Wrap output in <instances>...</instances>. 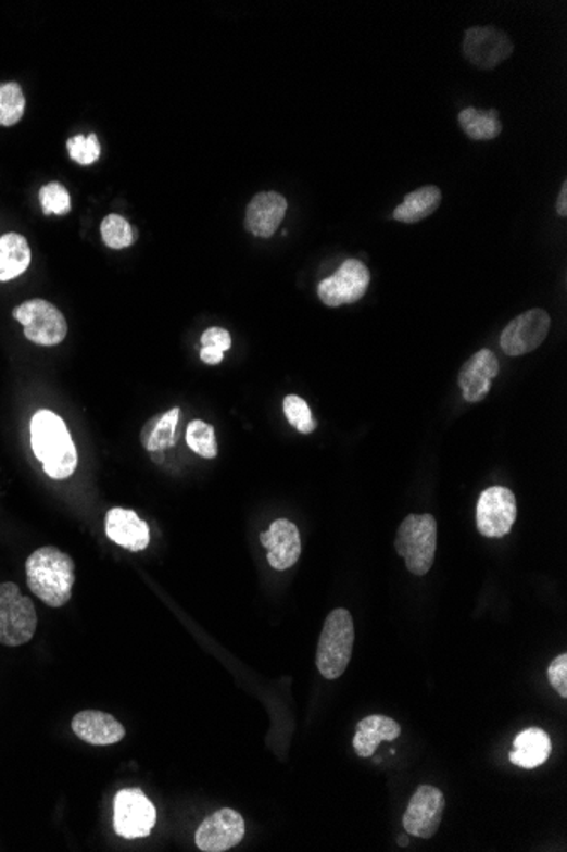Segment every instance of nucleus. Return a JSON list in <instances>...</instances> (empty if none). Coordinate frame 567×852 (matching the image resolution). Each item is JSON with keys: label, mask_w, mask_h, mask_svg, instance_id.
<instances>
[{"label": "nucleus", "mask_w": 567, "mask_h": 852, "mask_svg": "<svg viewBox=\"0 0 567 852\" xmlns=\"http://www.w3.org/2000/svg\"><path fill=\"white\" fill-rule=\"evenodd\" d=\"M354 619L346 610H335L328 614L319 637L316 665L325 679H339L349 667L354 652Z\"/></svg>", "instance_id": "7ed1b4c3"}, {"label": "nucleus", "mask_w": 567, "mask_h": 852, "mask_svg": "<svg viewBox=\"0 0 567 852\" xmlns=\"http://www.w3.org/2000/svg\"><path fill=\"white\" fill-rule=\"evenodd\" d=\"M32 249L28 240L20 234H5L0 237V281H11L28 270Z\"/></svg>", "instance_id": "412c9836"}, {"label": "nucleus", "mask_w": 567, "mask_h": 852, "mask_svg": "<svg viewBox=\"0 0 567 852\" xmlns=\"http://www.w3.org/2000/svg\"><path fill=\"white\" fill-rule=\"evenodd\" d=\"M517 519V501L506 487H490L479 497L476 523L486 538H503L512 531Z\"/></svg>", "instance_id": "6e6552de"}, {"label": "nucleus", "mask_w": 567, "mask_h": 852, "mask_svg": "<svg viewBox=\"0 0 567 852\" xmlns=\"http://www.w3.org/2000/svg\"><path fill=\"white\" fill-rule=\"evenodd\" d=\"M202 348L210 346V348L219 349V351H228L231 348V336L228 330L219 329V327H211L201 337Z\"/></svg>", "instance_id": "2f4dec72"}, {"label": "nucleus", "mask_w": 567, "mask_h": 852, "mask_svg": "<svg viewBox=\"0 0 567 852\" xmlns=\"http://www.w3.org/2000/svg\"><path fill=\"white\" fill-rule=\"evenodd\" d=\"M442 201V191L437 186H425L404 196L403 203L394 210L393 218L401 223H418L433 215Z\"/></svg>", "instance_id": "4be33fe9"}, {"label": "nucleus", "mask_w": 567, "mask_h": 852, "mask_svg": "<svg viewBox=\"0 0 567 852\" xmlns=\"http://www.w3.org/2000/svg\"><path fill=\"white\" fill-rule=\"evenodd\" d=\"M101 234L105 246L116 249V251L126 249L135 242V231H133L131 225L119 215L105 216L102 220Z\"/></svg>", "instance_id": "bb28decb"}, {"label": "nucleus", "mask_w": 567, "mask_h": 852, "mask_svg": "<svg viewBox=\"0 0 567 852\" xmlns=\"http://www.w3.org/2000/svg\"><path fill=\"white\" fill-rule=\"evenodd\" d=\"M66 149L71 153L72 161L80 165L93 164L101 155V146H99L96 135H89V137L77 135V137L66 141Z\"/></svg>", "instance_id": "c756f323"}, {"label": "nucleus", "mask_w": 567, "mask_h": 852, "mask_svg": "<svg viewBox=\"0 0 567 852\" xmlns=\"http://www.w3.org/2000/svg\"><path fill=\"white\" fill-rule=\"evenodd\" d=\"M72 730L90 746H111L125 739L126 730L110 713L86 710L72 719Z\"/></svg>", "instance_id": "a211bd4d"}, {"label": "nucleus", "mask_w": 567, "mask_h": 852, "mask_svg": "<svg viewBox=\"0 0 567 852\" xmlns=\"http://www.w3.org/2000/svg\"><path fill=\"white\" fill-rule=\"evenodd\" d=\"M396 552L413 575L428 574L437 552V521L431 514H412L401 523L396 536Z\"/></svg>", "instance_id": "20e7f679"}, {"label": "nucleus", "mask_w": 567, "mask_h": 852, "mask_svg": "<svg viewBox=\"0 0 567 852\" xmlns=\"http://www.w3.org/2000/svg\"><path fill=\"white\" fill-rule=\"evenodd\" d=\"M401 736V727L393 718L370 715L358 722L354 736V749L361 757H373L381 742H393Z\"/></svg>", "instance_id": "6ab92c4d"}, {"label": "nucleus", "mask_w": 567, "mask_h": 852, "mask_svg": "<svg viewBox=\"0 0 567 852\" xmlns=\"http://www.w3.org/2000/svg\"><path fill=\"white\" fill-rule=\"evenodd\" d=\"M551 317L542 309L529 310L513 318L502 334V348L508 356H524L536 351L549 334Z\"/></svg>", "instance_id": "9d476101"}, {"label": "nucleus", "mask_w": 567, "mask_h": 852, "mask_svg": "<svg viewBox=\"0 0 567 852\" xmlns=\"http://www.w3.org/2000/svg\"><path fill=\"white\" fill-rule=\"evenodd\" d=\"M45 215H66L71 212V195L60 183H50L39 191Z\"/></svg>", "instance_id": "c85d7f7f"}, {"label": "nucleus", "mask_w": 567, "mask_h": 852, "mask_svg": "<svg viewBox=\"0 0 567 852\" xmlns=\"http://www.w3.org/2000/svg\"><path fill=\"white\" fill-rule=\"evenodd\" d=\"M398 842H400V845H408L410 844V841H408V839H406V837H400V841H398Z\"/></svg>", "instance_id": "f704fd0d"}, {"label": "nucleus", "mask_w": 567, "mask_h": 852, "mask_svg": "<svg viewBox=\"0 0 567 852\" xmlns=\"http://www.w3.org/2000/svg\"><path fill=\"white\" fill-rule=\"evenodd\" d=\"M245 830V820L238 812L222 809L199 825L196 845L202 852L228 851L243 841Z\"/></svg>", "instance_id": "f8f14e48"}, {"label": "nucleus", "mask_w": 567, "mask_h": 852, "mask_svg": "<svg viewBox=\"0 0 567 852\" xmlns=\"http://www.w3.org/2000/svg\"><path fill=\"white\" fill-rule=\"evenodd\" d=\"M262 544L267 550L270 567L284 572L294 567L301 556V536L295 524L288 519L274 521L268 531L261 535Z\"/></svg>", "instance_id": "4468645a"}, {"label": "nucleus", "mask_w": 567, "mask_h": 852, "mask_svg": "<svg viewBox=\"0 0 567 852\" xmlns=\"http://www.w3.org/2000/svg\"><path fill=\"white\" fill-rule=\"evenodd\" d=\"M179 417L180 409L175 408L165 412V414L156 415L152 421H148L143 433H141V442H143L144 450L155 454L175 446Z\"/></svg>", "instance_id": "5701e85b"}, {"label": "nucleus", "mask_w": 567, "mask_h": 852, "mask_svg": "<svg viewBox=\"0 0 567 852\" xmlns=\"http://www.w3.org/2000/svg\"><path fill=\"white\" fill-rule=\"evenodd\" d=\"M557 213L560 216L567 215V185L564 183L563 188H560L559 196H557V203H556Z\"/></svg>", "instance_id": "72a5a7b5"}, {"label": "nucleus", "mask_w": 567, "mask_h": 852, "mask_svg": "<svg viewBox=\"0 0 567 852\" xmlns=\"http://www.w3.org/2000/svg\"><path fill=\"white\" fill-rule=\"evenodd\" d=\"M513 746H515V751L509 754V761L524 769H536V767L542 766L552 751L551 739L542 728H529V730L521 731Z\"/></svg>", "instance_id": "aec40b11"}, {"label": "nucleus", "mask_w": 567, "mask_h": 852, "mask_svg": "<svg viewBox=\"0 0 567 852\" xmlns=\"http://www.w3.org/2000/svg\"><path fill=\"white\" fill-rule=\"evenodd\" d=\"M26 108L20 84H0V126H14L20 122Z\"/></svg>", "instance_id": "393cba45"}, {"label": "nucleus", "mask_w": 567, "mask_h": 852, "mask_svg": "<svg viewBox=\"0 0 567 852\" xmlns=\"http://www.w3.org/2000/svg\"><path fill=\"white\" fill-rule=\"evenodd\" d=\"M29 591L50 607H62L71 601L75 584V563L55 547L36 550L26 562Z\"/></svg>", "instance_id": "f03ea898"}, {"label": "nucleus", "mask_w": 567, "mask_h": 852, "mask_svg": "<svg viewBox=\"0 0 567 852\" xmlns=\"http://www.w3.org/2000/svg\"><path fill=\"white\" fill-rule=\"evenodd\" d=\"M458 125L470 140L476 141L493 140L503 131L502 122L494 110L481 111L466 108L458 114Z\"/></svg>", "instance_id": "b1692460"}, {"label": "nucleus", "mask_w": 567, "mask_h": 852, "mask_svg": "<svg viewBox=\"0 0 567 852\" xmlns=\"http://www.w3.org/2000/svg\"><path fill=\"white\" fill-rule=\"evenodd\" d=\"M463 51L472 65L491 71L512 55L513 45L506 33L491 26H476L467 29Z\"/></svg>", "instance_id": "ddd939ff"}, {"label": "nucleus", "mask_w": 567, "mask_h": 852, "mask_svg": "<svg viewBox=\"0 0 567 852\" xmlns=\"http://www.w3.org/2000/svg\"><path fill=\"white\" fill-rule=\"evenodd\" d=\"M187 446L199 456L213 460L218 454V442L214 435V427L204 421H192L187 426Z\"/></svg>", "instance_id": "a878e982"}, {"label": "nucleus", "mask_w": 567, "mask_h": 852, "mask_svg": "<svg viewBox=\"0 0 567 852\" xmlns=\"http://www.w3.org/2000/svg\"><path fill=\"white\" fill-rule=\"evenodd\" d=\"M14 318L24 325V336L35 344L51 348L65 339L66 322L62 312L47 300L24 301L14 310Z\"/></svg>", "instance_id": "423d86ee"}, {"label": "nucleus", "mask_w": 567, "mask_h": 852, "mask_svg": "<svg viewBox=\"0 0 567 852\" xmlns=\"http://www.w3.org/2000/svg\"><path fill=\"white\" fill-rule=\"evenodd\" d=\"M284 414L288 417L289 424L300 430L301 435H312L316 429V421L313 417L312 409L301 397L288 396L284 399Z\"/></svg>", "instance_id": "cd10ccee"}, {"label": "nucleus", "mask_w": 567, "mask_h": 852, "mask_svg": "<svg viewBox=\"0 0 567 852\" xmlns=\"http://www.w3.org/2000/svg\"><path fill=\"white\" fill-rule=\"evenodd\" d=\"M38 614L16 584H0V646L20 647L32 641Z\"/></svg>", "instance_id": "39448f33"}, {"label": "nucleus", "mask_w": 567, "mask_h": 852, "mask_svg": "<svg viewBox=\"0 0 567 852\" xmlns=\"http://www.w3.org/2000/svg\"><path fill=\"white\" fill-rule=\"evenodd\" d=\"M549 680L552 688L559 692L560 697H567V655L560 653L559 657L554 659L549 665Z\"/></svg>", "instance_id": "7c9ffc66"}, {"label": "nucleus", "mask_w": 567, "mask_h": 852, "mask_svg": "<svg viewBox=\"0 0 567 852\" xmlns=\"http://www.w3.org/2000/svg\"><path fill=\"white\" fill-rule=\"evenodd\" d=\"M500 372L496 354L490 349H481L470 358L458 373V387L463 390L464 400L478 403L491 390V379Z\"/></svg>", "instance_id": "2eb2a0df"}, {"label": "nucleus", "mask_w": 567, "mask_h": 852, "mask_svg": "<svg viewBox=\"0 0 567 852\" xmlns=\"http://www.w3.org/2000/svg\"><path fill=\"white\" fill-rule=\"evenodd\" d=\"M32 448L45 474L55 480L74 475L78 454L71 430L63 418L51 411H38L32 418Z\"/></svg>", "instance_id": "f257e3e1"}, {"label": "nucleus", "mask_w": 567, "mask_h": 852, "mask_svg": "<svg viewBox=\"0 0 567 852\" xmlns=\"http://www.w3.org/2000/svg\"><path fill=\"white\" fill-rule=\"evenodd\" d=\"M445 809V798L436 786L424 785L413 794L404 812L403 827L410 836L430 839L439 830Z\"/></svg>", "instance_id": "9b49d317"}, {"label": "nucleus", "mask_w": 567, "mask_h": 852, "mask_svg": "<svg viewBox=\"0 0 567 852\" xmlns=\"http://www.w3.org/2000/svg\"><path fill=\"white\" fill-rule=\"evenodd\" d=\"M369 283L370 273L366 264L350 259V261L343 262L333 276L319 283L318 297L325 305L333 306V309L335 306L349 305L366 295Z\"/></svg>", "instance_id": "1a4fd4ad"}, {"label": "nucleus", "mask_w": 567, "mask_h": 852, "mask_svg": "<svg viewBox=\"0 0 567 852\" xmlns=\"http://www.w3.org/2000/svg\"><path fill=\"white\" fill-rule=\"evenodd\" d=\"M288 212V201L279 192H259L247 208L245 225L255 237L268 239L276 234Z\"/></svg>", "instance_id": "f3484780"}, {"label": "nucleus", "mask_w": 567, "mask_h": 852, "mask_svg": "<svg viewBox=\"0 0 567 852\" xmlns=\"http://www.w3.org/2000/svg\"><path fill=\"white\" fill-rule=\"evenodd\" d=\"M156 810L138 788L121 790L114 798V830L125 839H140L152 834Z\"/></svg>", "instance_id": "0eeeda50"}, {"label": "nucleus", "mask_w": 567, "mask_h": 852, "mask_svg": "<svg viewBox=\"0 0 567 852\" xmlns=\"http://www.w3.org/2000/svg\"><path fill=\"white\" fill-rule=\"evenodd\" d=\"M223 358H225V352L219 351V349L210 348V346H204V348L201 349L202 363L214 366V364L222 363Z\"/></svg>", "instance_id": "473e14b6"}, {"label": "nucleus", "mask_w": 567, "mask_h": 852, "mask_svg": "<svg viewBox=\"0 0 567 852\" xmlns=\"http://www.w3.org/2000/svg\"><path fill=\"white\" fill-rule=\"evenodd\" d=\"M105 535L129 552H141L150 544L147 523L129 509L114 508L105 514Z\"/></svg>", "instance_id": "dca6fc26"}]
</instances>
